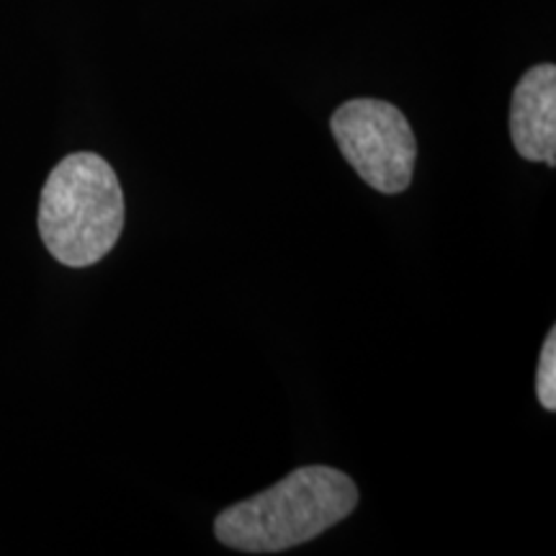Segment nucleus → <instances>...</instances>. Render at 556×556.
Here are the masks:
<instances>
[{"mask_svg":"<svg viewBox=\"0 0 556 556\" xmlns=\"http://www.w3.org/2000/svg\"><path fill=\"white\" fill-rule=\"evenodd\" d=\"M358 505V486L332 467H302L261 495L229 505L214 536L248 554H276L330 531Z\"/></svg>","mask_w":556,"mask_h":556,"instance_id":"nucleus-1","label":"nucleus"},{"mask_svg":"<svg viewBox=\"0 0 556 556\" xmlns=\"http://www.w3.org/2000/svg\"><path fill=\"white\" fill-rule=\"evenodd\" d=\"M124 229V193L96 152H73L54 165L39 199V235L62 266L86 268L114 250Z\"/></svg>","mask_w":556,"mask_h":556,"instance_id":"nucleus-2","label":"nucleus"},{"mask_svg":"<svg viewBox=\"0 0 556 556\" xmlns=\"http://www.w3.org/2000/svg\"><path fill=\"white\" fill-rule=\"evenodd\" d=\"M332 137L371 189L402 193L413 184L417 142L405 114L379 99H353L332 114Z\"/></svg>","mask_w":556,"mask_h":556,"instance_id":"nucleus-3","label":"nucleus"},{"mask_svg":"<svg viewBox=\"0 0 556 556\" xmlns=\"http://www.w3.org/2000/svg\"><path fill=\"white\" fill-rule=\"evenodd\" d=\"M510 137L518 155L556 165V67L536 65L520 78L510 101Z\"/></svg>","mask_w":556,"mask_h":556,"instance_id":"nucleus-4","label":"nucleus"},{"mask_svg":"<svg viewBox=\"0 0 556 556\" xmlns=\"http://www.w3.org/2000/svg\"><path fill=\"white\" fill-rule=\"evenodd\" d=\"M536 394L541 407L554 413L556 409V330H548V338L541 348L539 374H536Z\"/></svg>","mask_w":556,"mask_h":556,"instance_id":"nucleus-5","label":"nucleus"}]
</instances>
